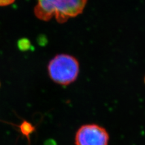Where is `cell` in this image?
<instances>
[{"label":"cell","instance_id":"cell-3","mask_svg":"<svg viewBox=\"0 0 145 145\" xmlns=\"http://www.w3.org/2000/svg\"><path fill=\"white\" fill-rule=\"evenodd\" d=\"M110 136L103 127L97 124L80 126L75 135L76 145H108Z\"/></svg>","mask_w":145,"mask_h":145},{"label":"cell","instance_id":"cell-5","mask_svg":"<svg viewBox=\"0 0 145 145\" xmlns=\"http://www.w3.org/2000/svg\"><path fill=\"white\" fill-rule=\"evenodd\" d=\"M44 145H57V143L53 139H48L44 142Z\"/></svg>","mask_w":145,"mask_h":145},{"label":"cell","instance_id":"cell-2","mask_svg":"<svg viewBox=\"0 0 145 145\" xmlns=\"http://www.w3.org/2000/svg\"><path fill=\"white\" fill-rule=\"evenodd\" d=\"M48 71L50 78L54 82L68 85L78 78L79 64L74 57L69 54H57L50 61Z\"/></svg>","mask_w":145,"mask_h":145},{"label":"cell","instance_id":"cell-4","mask_svg":"<svg viewBox=\"0 0 145 145\" xmlns=\"http://www.w3.org/2000/svg\"><path fill=\"white\" fill-rule=\"evenodd\" d=\"M18 128L20 133L26 137L29 142V144H30V135L35 132L36 128L34 125L31 124L30 122L27 120H22L20 125H13Z\"/></svg>","mask_w":145,"mask_h":145},{"label":"cell","instance_id":"cell-6","mask_svg":"<svg viewBox=\"0 0 145 145\" xmlns=\"http://www.w3.org/2000/svg\"><path fill=\"white\" fill-rule=\"evenodd\" d=\"M14 0H0V6H5L11 4Z\"/></svg>","mask_w":145,"mask_h":145},{"label":"cell","instance_id":"cell-1","mask_svg":"<svg viewBox=\"0 0 145 145\" xmlns=\"http://www.w3.org/2000/svg\"><path fill=\"white\" fill-rule=\"evenodd\" d=\"M88 0H38L34 13L38 19L49 21L54 18L64 23L82 13Z\"/></svg>","mask_w":145,"mask_h":145},{"label":"cell","instance_id":"cell-7","mask_svg":"<svg viewBox=\"0 0 145 145\" xmlns=\"http://www.w3.org/2000/svg\"><path fill=\"white\" fill-rule=\"evenodd\" d=\"M144 83H145V78H144Z\"/></svg>","mask_w":145,"mask_h":145}]
</instances>
